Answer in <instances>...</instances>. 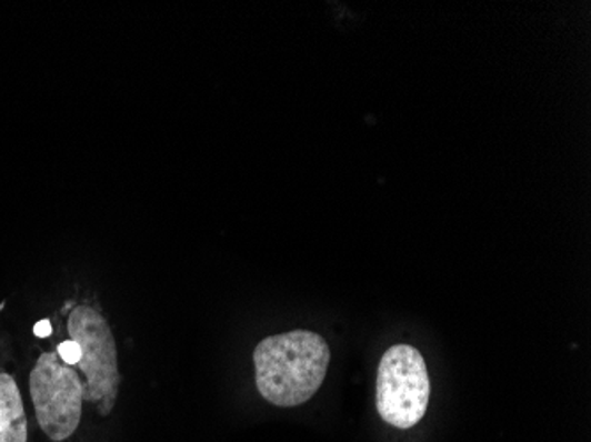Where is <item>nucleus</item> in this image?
<instances>
[{
  "instance_id": "nucleus-3",
  "label": "nucleus",
  "mask_w": 591,
  "mask_h": 442,
  "mask_svg": "<svg viewBox=\"0 0 591 442\" xmlns=\"http://www.w3.org/2000/svg\"><path fill=\"white\" fill-rule=\"evenodd\" d=\"M70 334L79 343L82 358L79 369L86 373L83 402L97 405L100 416H109L118 400V349L104 317L92 307H77L70 315Z\"/></svg>"
},
{
  "instance_id": "nucleus-1",
  "label": "nucleus",
  "mask_w": 591,
  "mask_h": 442,
  "mask_svg": "<svg viewBox=\"0 0 591 442\" xmlns=\"http://www.w3.org/2000/svg\"><path fill=\"white\" fill-rule=\"evenodd\" d=\"M330 360V345L313 331L268 336L253 351L257 390L277 408L303 405L322 386Z\"/></svg>"
},
{
  "instance_id": "nucleus-6",
  "label": "nucleus",
  "mask_w": 591,
  "mask_h": 442,
  "mask_svg": "<svg viewBox=\"0 0 591 442\" xmlns=\"http://www.w3.org/2000/svg\"><path fill=\"white\" fill-rule=\"evenodd\" d=\"M59 355H61V360L64 361L66 364H79L80 358H82V351H80V345L77 342H73V340H68V342H62L61 345H59Z\"/></svg>"
},
{
  "instance_id": "nucleus-4",
  "label": "nucleus",
  "mask_w": 591,
  "mask_h": 442,
  "mask_svg": "<svg viewBox=\"0 0 591 442\" xmlns=\"http://www.w3.org/2000/svg\"><path fill=\"white\" fill-rule=\"evenodd\" d=\"M32 402L41 430L52 441L62 442L77 432L82 418L83 384L59 352H44L31 372Z\"/></svg>"
},
{
  "instance_id": "nucleus-2",
  "label": "nucleus",
  "mask_w": 591,
  "mask_h": 442,
  "mask_svg": "<svg viewBox=\"0 0 591 442\" xmlns=\"http://www.w3.org/2000/svg\"><path fill=\"white\" fill-rule=\"evenodd\" d=\"M431 399V379L418 349L397 343L379 361L375 405L384 423L399 430L413 429L425 416Z\"/></svg>"
},
{
  "instance_id": "nucleus-5",
  "label": "nucleus",
  "mask_w": 591,
  "mask_h": 442,
  "mask_svg": "<svg viewBox=\"0 0 591 442\" xmlns=\"http://www.w3.org/2000/svg\"><path fill=\"white\" fill-rule=\"evenodd\" d=\"M0 442H27L22 395L9 373H0Z\"/></svg>"
},
{
  "instance_id": "nucleus-7",
  "label": "nucleus",
  "mask_w": 591,
  "mask_h": 442,
  "mask_svg": "<svg viewBox=\"0 0 591 442\" xmlns=\"http://www.w3.org/2000/svg\"><path fill=\"white\" fill-rule=\"evenodd\" d=\"M50 333H52V325H50L49 321H40L34 325L36 336H40V339H47V336H50Z\"/></svg>"
}]
</instances>
